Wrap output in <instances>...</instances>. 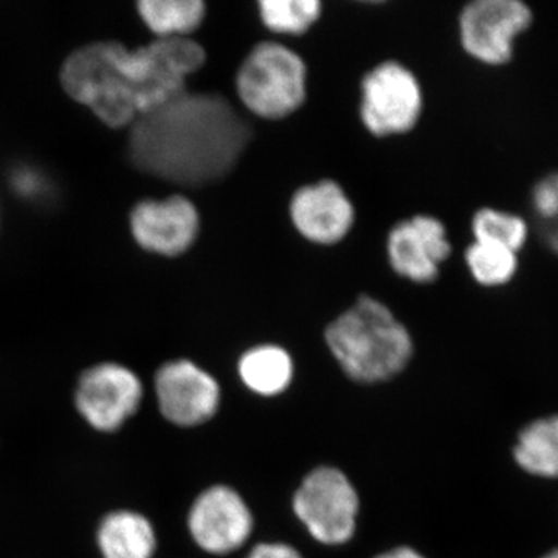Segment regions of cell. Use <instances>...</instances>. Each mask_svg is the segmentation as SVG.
I'll use <instances>...</instances> for the list:
<instances>
[{"label":"cell","instance_id":"30bf717a","mask_svg":"<svg viewBox=\"0 0 558 558\" xmlns=\"http://www.w3.org/2000/svg\"><path fill=\"white\" fill-rule=\"evenodd\" d=\"M532 20V10L520 0H475L459 17L462 47L484 64H506L512 60L513 43Z\"/></svg>","mask_w":558,"mask_h":558},{"label":"cell","instance_id":"ba28073f","mask_svg":"<svg viewBox=\"0 0 558 558\" xmlns=\"http://www.w3.org/2000/svg\"><path fill=\"white\" fill-rule=\"evenodd\" d=\"M185 526L197 549L208 556L223 557L248 542L255 519L236 488L213 484L191 501Z\"/></svg>","mask_w":558,"mask_h":558},{"label":"cell","instance_id":"2e32d148","mask_svg":"<svg viewBox=\"0 0 558 558\" xmlns=\"http://www.w3.org/2000/svg\"><path fill=\"white\" fill-rule=\"evenodd\" d=\"M513 454L527 473L558 478V416L532 422L520 433Z\"/></svg>","mask_w":558,"mask_h":558},{"label":"cell","instance_id":"7a4b0ae2","mask_svg":"<svg viewBox=\"0 0 558 558\" xmlns=\"http://www.w3.org/2000/svg\"><path fill=\"white\" fill-rule=\"evenodd\" d=\"M252 140L247 120L219 94H185L131 124L128 153L140 171L185 186L226 178Z\"/></svg>","mask_w":558,"mask_h":558},{"label":"cell","instance_id":"e0dca14e","mask_svg":"<svg viewBox=\"0 0 558 558\" xmlns=\"http://www.w3.org/2000/svg\"><path fill=\"white\" fill-rule=\"evenodd\" d=\"M137 9L140 17L159 38H186L201 27L207 13L202 0H143Z\"/></svg>","mask_w":558,"mask_h":558},{"label":"cell","instance_id":"6da1fadb","mask_svg":"<svg viewBox=\"0 0 558 558\" xmlns=\"http://www.w3.org/2000/svg\"><path fill=\"white\" fill-rule=\"evenodd\" d=\"M204 62L205 50L189 38H159L134 50L106 40L73 51L61 81L73 100L121 128L185 94L186 80Z\"/></svg>","mask_w":558,"mask_h":558},{"label":"cell","instance_id":"9c48e42d","mask_svg":"<svg viewBox=\"0 0 558 558\" xmlns=\"http://www.w3.org/2000/svg\"><path fill=\"white\" fill-rule=\"evenodd\" d=\"M422 106L424 100L416 76L399 62H384L362 81L360 116L366 130L377 137L413 130Z\"/></svg>","mask_w":558,"mask_h":558},{"label":"cell","instance_id":"ffe728a7","mask_svg":"<svg viewBox=\"0 0 558 558\" xmlns=\"http://www.w3.org/2000/svg\"><path fill=\"white\" fill-rule=\"evenodd\" d=\"M472 231L475 241L499 245L519 253L526 244L529 236L527 223L520 216L483 208L473 216Z\"/></svg>","mask_w":558,"mask_h":558},{"label":"cell","instance_id":"3957f363","mask_svg":"<svg viewBox=\"0 0 558 558\" xmlns=\"http://www.w3.org/2000/svg\"><path fill=\"white\" fill-rule=\"evenodd\" d=\"M325 339L340 368L357 384L391 380L413 357L409 329L384 303L366 295L330 323Z\"/></svg>","mask_w":558,"mask_h":558},{"label":"cell","instance_id":"603a6c76","mask_svg":"<svg viewBox=\"0 0 558 558\" xmlns=\"http://www.w3.org/2000/svg\"><path fill=\"white\" fill-rule=\"evenodd\" d=\"M247 558H303L289 543L264 542L250 550Z\"/></svg>","mask_w":558,"mask_h":558},{"label":"cell","instance_id":"ac0fdd59","mask_svg":"<svg viewBox=\"0 0 558 558\" xmlns=\"http://www.w3.org/2000/svg\"><path fill=\"white\" fill-rule=\"evenodd\" d=\"M465 263L476 282L486 288L508 284L519 270V253L512 250L473 242L465 252Z\"/></svg>","mask_w":558,"mask_h":558},{"label":"cell","instance_id":"7402d4cb","mask_svg":"<svg viewBox=\"0 0 558 558\" xmlns=\"http://www.w3.org/2000/svg\"><path fill=\"white\" fill-rule=\"evenodd\" d=\"M532 207L546 222L558 220V172L546 175L532 190Z\"/></svg>","mask_w":558,"mask_h":558},{"label":"cell","instance_id":"8fae6325","mask_svg":"<svg viewBox=\"0 0 558 558\" xmlns=\"http://www.w3.org/2000/svg\"><path fill=\"white\" fill-rule=\"evenodd\" d=\"M199 227V211L183 196L142 201L131 211L132 236L157 255H182L196 241Z\"/></svg>","mask_w":558,"mask_h":558},{"label":"cell","instance_id":"5b68a950","mask_svg":"<svg viewBox=\"0 0 558 558\" xmlns=\"http://www.w3.org/2000/svg\"><path fill=\"white\" fill-rule=\"evenodd\" d=\"M306 64L295 51L278 43H263L238 70L236 90L253 116L279 120L306 100Z\"/></svg>","mask_w":558,"mask_h":558},{"label":"cell","instance_id":"277c9868","mask_svg":"<svg viewBox=\"0 0 558 558\" xmlns=\"http://www.w3.org/2000/svg\"><path fill=\"white\" fill-rule=\"evenodd\" d=\"M148 396V384L137 369L119 360H98L80 371L70 400L84 427L116 436L138 417Z\"/></svg>","mask_w":558,"mask_h":558},{"label":"cell","instance_id":"4fadbf2b","mask_svg":"<svg viewBox=\"0 0 558 558\" xmlns=\"http://www.w3.org/2000/svg\"><path fill=\"white\" fill-rule=\"evenodd\" d=\"M295 229L315 244H336L354 223V207L339 183L322 180L303 186L290 202Z\"/></svg>","mask_w":558,"mask_h":558},{"label":"cell","instance_id":"d4e9b609","mask_svg":"<svg viewBox=\"0 0 558 558\" xmlns=\"http://www.w3.org/2000/svg\"><path fill=\"white\" fill-rule=\"evenodd\" d=\"M553 227L546 231V244L558 255V222H550Z\"/></svg>","mask_w":558,"mask_h":558},{"label":"cell","instance_id":"5bb4252c","mask_svg":"<svg viewBox=\"0 0 558 558\" xmlns=\"http://www.w3.org/2000/svg\"><path fill=\"white\" fill-rule=\"evenodd\" d=\"M94 549L98 558H157L160 535L145 510L116 506L95 521Z\"/></svg>","mask_w":558,"mask_h":558},{"label":"cell","instance_id":"d6986e66","mask_svg":"<svg viewBox=\"0 0 558 558\" xmlns=\"http://www.w3.org/2000/svg\"><path fill=\"white\" fill-rule=\"evenodd\" d=\"M258 7L264 25L278 35H301L310 31L323 9L318 0H263Z\"/></svg>","mask_w":558,"mask_h":558},{"label":"cell","instance_id":"52a82bcc","mask_svg":"<svg viewBox=\"0 0 558 558\" xmlns=\"http://www.w3.org/2000/svg\"><path fill=\"white\" fill-rule=\"evenodd\" d=\"M149 396L167 424L180 429L202 427L218 414L222 389L199 363L172 359L154 371Z\"/></svg>","mask_w":558,"mask_h":558},{"label":"cell","instance_id":"484cf974","mask_svg":"<svg viewBox=\"0 0 558 558\" xmlns=\"http://www.w3.org/2000/svg\"><path fill=\"white\" fill-rule=\"evenodd\" d=\"M543 558H558V549L553 550V553L548 554V556L543 557Z\"/></svg>","mask_w":558,"mask_h":558},{"label":"cell","instance_id":"9a60e30c","mask_svg":"<svg viewBox=\"0 0 558 558\" xmlns=\"http://www.w3.org/2000/svg\"><path fill=\"white\" fill-rule=\"evenodd\" d=\"M238 374L250 391L263 398H275L290 387L295 368L284 348L260 344L242 354Z\"/></svg>","mask_w":558,"mask_h":558},{"label":"cell","instance_id":"44dd1931","mask_svg":"<svg viewBox=\"0 0 558 558\" xmlns=\"http://www.w3.org/2000/svg\"><path fill=\"white\" fill-rule=\"evenodd\" d=\"M10 185L17 196L31 202L49 201L53 190L46 172L32 165H20L14 168L10 174Z\"/></svg>","mask_w":558,"mask_h":558},{"label":"cell","instance_id":"cb8c5ba5","mask_svg":"<svg viewBox=\"0 0 558 558\" xmlns=\"http://www.w3.org/2000/svg\"><path fill=\"white\" fill-rule=\"evenodd\" d=\"M374 558H425L418 550L410 548V546H399V548H392L387 553H381L379 556Z\"/></svg>","mask_w":558,"mask_h":558},{"label":"cell","instance_id":"8992f818","mask_svg":"<svg viewBox=\"0 0 558 558\" xmlns=\"http://www.w3.org/2000/svg\"><path fill=\"white\" fill-rule=\"evenodd\" d=\"M292 509L322 545H344L357 531L359 492L340 469L322 465L311 470L293 494Z\"/></svg>","mask_w":558,"mask_h":558},{"label":"cell","instance_id":"7c38bea8","mask_svg":"<svg viewBox=\"0 0 558 558\" xmlns=\"http://www.w3.org/2000/svg\"><path fill=\"white\" fill-rule=\"evenodd\" d=\"M451 244L444 223L432 216H414L399 222L388 236V258L400 277L414 282L435 281Z\"/></svg>","mask_w":558,"mask_h":558}]
</instances>
